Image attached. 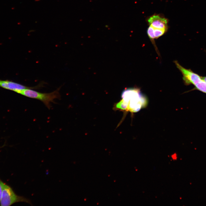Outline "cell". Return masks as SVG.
Instances as JSON below:
<instances>
[{"instance_id": "8", "label": "cell", "mask_w": 206, "mask_h": 206, "mask_svg": "<svg viewBox=\"0 0 206 206\" xmlns=\"http://www.w3.org/2000/svg\"><path fill=\"white\" fill-rule=\"evenodd\" d=\"M194 86L196 89L206 93V82L202 79Z\"/></svg>"}, {"instance_id": "2", "label": "cell", "mask_w": 206, "mask_h": 206, "mask_svg": "<svg viewBox=\"0 0 206 206\" xmlns=\"http://www.w3.org/2000/svg\"><path fill=\"white\" fill-rule=\"evenodd\" d=\"M61 88L60 87L54 91L49 93H41L28 88L22 90L19 94L29 98L39 100L50 109L51 107V103L54 102L55 99L60 98V90Z\"/></svg>"}, {"instance_id": "7", "label": "cell", "mask_w": 206, "mask_h": 206, "mask_svg": "<svg viewBox=\"0 0 206 206\" xmlns=\"http://www.w3.org/2000/svg\"><path fill=\"white\" fill-rule=\"evenodd\" d=\"M167 31V30L165 29L154 28L149 26L147 30V33L152 43L155 44L154 39H157L163 35Z\"/></svg>"}, {"instance_id": "3", "label": "cell", "mask_w": 206, "mask_h": 206, "mask_svg": "<svg viewBox=\"0 0 206 206\" xmlns=\"http://www.w3.org/2000/svg\"><path fill=\"white\" fill-rule=\"evenodd\" d=\"M2 189V193L0 205L1 206H10L18 202H25L30 205V200L22 197L17 195L11 187L1 181H0Z\"/></svg>"}, {"instance_id": "1", "label": "cell", "mask_w": 206, "mask_h": 206, "mask_svg": "<svg viewBox=\"0 0 206 206\" xmlns=\"http://www.w3.org/2000/svg\"><path fill=\"white\" fill-rule=\"evenodd\" d=\"M121 100L115 105L117 110L136 112L146 105V98L139 89L130 88L125 89L121 94Z\"/></svg>"}, {"instance_id": "6", "label": "cell", "mask_w": 206, "mask_h": 206, "mask_svg": "<svg viewBox=\"0 0 206 206\" xmlns=\"http://www.w3.org/2000/svg\"><path fill=\"white\" fill-rule=\"evenodd\" d=\"M0 87L5 89L10 90L18 93L22 90L28 88L37 89L41 88L40 84L33 87L26 86L22 84L8 80H0Z\"/></svg>"}, {"instance_id": "10", "label": "cell", "mask_w": 206, "mask_h": 206, "mask_svg": "<svg viewBox=\"0 0 206 206\" xmlns=\"http://www.w3.org/2000/svg\"><path fill=\"white\" fill-rule=\"evenodd\" d=\"M202 79L206 82V76L202 77Z\"/></svg>"}, {"instance_id": "5", "label": "cell", "mask_w": 206, "mask_h": 206, "mask_svg": "<svg viewBox=\"0 0 206 206\" xmlns=\"http://www.w3.org/2000/svg\"><path fill=\"white\" fill-rule=\"evenodd\" d=\"M147 21L149 25L153 28L168 30V19L159 15L151 16L148 19Z\"/></svg>"}, {"instance_id": "4", "label": "cell", "mask_w": 206, "mask_h": 206, "mask_svg": "<svg viewBox=\"0 0 206 206\" xmlns=\"http://www.w3.org/2000/svg\"><path fill=\"white\" fill-rule=\"evenodd\" d=\"M177 68L183 75V79L185 84L189 85L192 84L194 86L202 79V77L194 73L190 69H187L181 66L177 61H174Z\"/></svg>"}, {"instance_id": "9", "label": "cell", "mask_w": 206, "mask_h": 206, "mask_svg": "<svg viewBox=\"0 0 206 206\" xmlns=\"http://www.w3.org/2000/svg\"><path fill=\"white\" fill-rule=\"evenodd\" d=\"M2 193V187H1V185L0 183V202L1 198V197Z\"/></svg>"}]
</instances>
